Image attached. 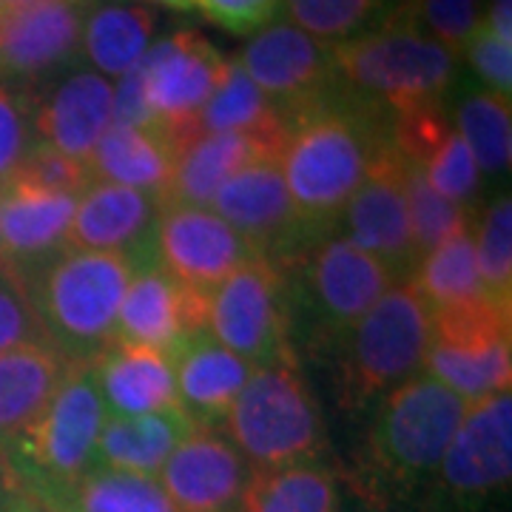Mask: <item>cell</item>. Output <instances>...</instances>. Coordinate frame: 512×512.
Wrapping results in <instances>:
<instances>
[{"instance_id":"db71d44e","label":"cell","mask_w":512,"mask_h":512,"mask_svg":"<svg viewBox=\"0 0 512 512\" xmlns=\"http://www.w3.org/2000/svg\"><path fill=\"white\" fill-rule=\"evenodd\" d=\"M0 18H3V12H0Z\"/></svg>"},{"instance_id":"277c9868","label":"cell","mask_w":512,"mask_h":512,"mask_svg":"<svg viewBox=\"0 0 512 512\" xmlns=\"http://www.w3.org/2000/svg\"><path fill=\"white\" fill-rule=\"evenodd\" d=\"M131 274L126 256L66 245L20 276L46 342L69 362H94L114 342Z\"/></svg>"},{"instance_id":"8d00e7d4","label":"cell","mask_w":512,"mask_h":512,"mask_svg":"<svg viewBox=\"0 0 512 512\" xmlns=\"http://www.w3.org/2000/svg\"><path fill=\"white\" fill-rule=\"evenodd\" d=\"M404 202L419 256H427L441 242L467 231V211L430 188L424 177V165H404Z\"/></svg>"},{"instance_id":"836d02e7","label":"cell","mask_w":512,"mask_h":512,"mask_svg":"<svg viewBox=\"0 0 512 512\" xmlns=\"http://www.w3.org/2000/svg\"><path fill=\"white\" fill-rule=\"evenodd\" d=\"M458 134L473 151L478 171L498 177L512 163V111L510 97L473 92L458 103Z\"/></svg>"},{"instance_id":"7dc6e473","label":"cell","mask_w":512,"mask_h":512,"mask_svg":"<svg viewBox=\"0 0 512 512\" xmlns=\"http://www.w3.org/2000/svg\"><path fill=\"white\" fill-rule=\"evenodd\" d=\"M29 111L26 100L0 80V185L12 177L23 154L29 151Z\"/></svg>"},{"instance_id":"ee69618b","label":"cell","mask_w":512,"mask_h":512,"mask_svg":"<svg viewBox=\"0 0 512 512\" xmlns=\"http://www.w3.org/2000/svg\"><path fill=\"white\" fill-rule=\"evenodd\" d=\"M464 55L470 60L473 72L484 80V86H490V92L510 97L512 92V43H504L484 26L478 23V29L464 46Z\"/></svg>"},{"instance_id":"d6a6232c","label":"cell","mask_w":512,"mask_h":512,"mask_svg":"<svg viewBox=\"0 0 512 512\" xmlns=\"http://www.w3.org/2000/svg\"><path fill=\"white\" fill-rule=\"evenodd\" d=\"M57 512H177L151 476L92 467L74 484Z\"/></svg>"},{"instance_id":"30bf717a","label":"cell","mask_w":512,"mask_h":512,"mask_svg":"<svg viewBox=\"0 0 512 512\" xmlns=\"http://www.w3.org/2000/svg\"><path fill=\"white\" fill-rule=\"evenodd\" d=\"M228 60L197 29H177L154 43L140 60L146 74V94L157 120L165 126L171 157L202 137L197 114L217 92L228 72Z\"/></svg>"},{"instance_id":"4fadbf2b","label":"cell","mask_w":512,"mask_h":512,"mask_svg":"<svg viewBox=\"0 0 512 512\" xmlns=\"http://www.w3.org/2000/svg\"><path fill=\"white\" fill-rule=\"evenodd\" d=\"M237 63L274 100L285 120L325 103L342 86L328 43L291 23H271L251 35Z\"/></svg>"},{"instance_id":"681fc988","label":"cell","mask_w":512,"mask_h":512,"mask_svg":"<svg viewBox=\"0 0 512 512\" xmlns=\"http://www.w3.org/2000/svg\"><path fill=\"white\" fill-rule=\"evenodd\" d=\"M23 504V495L15 490V484L9 481V473L0 461V512H18Z\"/></svg>"},{"instance_id":"e0dca14e","label":"cell","mask_w":512,"mask_h":512,"mask_svg":"<svg viewBox=\"0 0 512 512\" xmlns=\"http://www.w3.org/2000/svg\"><path fill=\"white\" fill-rule=\"evenodd\" d=\"M83 0H32L0 18V80L35 83L80 52Z\"/></svg>"},{"instance_id":"f546056e","label":"cell","mask_w":512,"mask_h":512,"mask_svg":"<svg viewBox=\"0 0 512 512\" xmlns=\"http://www.w3.org/2000/svg\"><path fill=\"white\" fill-rule=\"evenodd\" d=\"M510 353V339L493 342L487 348H450L430 342L424 370L467 404H478L501 390H510Z\"/></svg>"},{"instance_id":"44dd1931","label":"cell","mask_w":512,"mask_h":512,"mask_svg":"<svg viewBox=\"0 0 512 512\" xmlns=\"http://www.w3.org/2000/svg\"><path fill=\"white\" fill-rule=\"evenodd\" d=\"M94 376L106 416H143L180 407L171 362L163 353L114 339L94 359Z\"/></svg>"},{"instance_id":"2e32d148","label":"cell","mask_w":512,"mask_h":512,"mask_svg":"<svg viewBox=\"0 0 512 512\" xmlns=\"http://www.w3.org/2000/svg\"><path fill=\"white\" fill-rule=\"evenodd\" d=\"M254 473L222 430L194 427L163 464L160 487L177 512H242Z\"/></svg>"},{"instance_id":"d590c367","label":"cell","mask_w":512,"mask_h":512,"mask_svg":"<svg viewBox=\"0 0 512 512\" xmlns=\"http://www.w3.org/2000/svg\"><path fill=\"white\" fill-rule=\"evenodd\" d=\"M476 265L484 296L495 308L512 313V202L495 197L478 225Z\"/></svg>"},{"instance_id":"e575fe53","label":"cell","mask_w":512,"mask_h":512,"mask_svg":"<svg viewBox=\"0 0 512 512\" xmlns=\"http://www.w3.org/2000/svg\"><path fill=\"white\" fill-rule=\"evenodd\" d=\"M291 26L322 43H345L382 26L402 0H282Z\"/></svg>"},{"instance_id":"8992f818","label":"cell","mask_w":512,"mask_h":512,"mask_svg":"<svg viewBox=\"0 0 512 512\" xmlns=\"http://www.w3.org/2000/svg\"><path fill=\"white\" fill-rule=\"evenodd\" d=\"M279 271L288 285L293 350L302 345L322 359L396 282L379 259L333 231Z\"/></svg>"},{"instance_id":"ab89813d","label":"cell","mask_w":512,"mask_h":512,"mask_svg":"<svg viewBox=\"0 0 512 512\" xmlns=\"http://www.w3.org/2000/svg\"><path fill=\"white\" fill-rule=\"evenodd\" d=\"M419 29L453 57L464 55L467 40L481 23V0H404Z\"/></svg>"},{"instance_id":"1f68e13d","label":"cell","mask_w":512,"mask_h":512,"mask_svg":"<svg viewBox=\"0 0 512 512\" xmlns=\"http://www.w3.org/2000/svg\"><path fill=\"white\" fill-rule=\"evenodd\" d=\"M410 282L424 299L427 311H439L484 296L476 265V237L470 234V228L441 242L436 251L421 256Z\"/></svg>"},{"instance_id":"60d3db41","label":"cell","mask_w":512,"mask_h":512,"mask_svg":"<svg viewBox=\"0 0 512 512\" xmlns=\"http://www.w3.org/2000/svg\"><path fill=\"white\" fill-rule=\"evenodd\" d=\"M49 345L18 268L0 259V353Z\"/></svg>"},{"instance_id":"bcb514c9","label":"cell","mask_w":512,"mask_h":512,"mask_svg":"<svg viewBox=\"0 0 512 512\" xmlns=\"http://www.w3.org/2000/svg\"><path fill=\"white\" fill-rule=\"evenodd\" d=\"M194 6L231 35H256L274 23L282 0H194Z\"/></svg>"},{"instance_id":"4316f807","label":"cell","mask_w":512,"mask_h":512,"mask_svg":"<svg viewBox=\"0 0 512 512\" xmlns=\"http://www.w3.org/2000/svg\"><path fill=\"white\" fill-rule=\"evenodd\" d=\"M197 126L202 134H222V131L254 134L274 160H279L288 140L285 114L242 72L237 57L228 60V72L217 86V92L208 97V103L197 114Z\"/></svg>"},{"instance_id":"f35d334b","label":"cell","mask_w":512,"mask_h":512,"mask_svg":"<svg viewBox=\"0 0 512 512\" xmlns=\"http://www.w3.org/2000/svg\"><path fill=\"white\" fill-rule=\"evenodd\" d=\"M92 183L94 180L86 165L66 157V154H60L57 148L46 146V143H37V146H32L23 154V160L12 171V177L0 188L23 191V194L80 197Z\"/></svg>"},{"instance_id":"ffe728a7","label":"cell","mask_w":512,"mask_h":512,"mask_svg":"<svg viewBox=\"0 0 512 512\" xmlns=\"http://www.w3.org/2000/svg\"><path fill=\"white\" fill-rule=\"evenodd\" d=\"M111 126V83L97 72H74L35 109L40 143L89 168V157Z\"/></svg>"},{"instance_id":"8fae6325","label":"cell","mask_w":512,"mask_h":512,"mask_svg":"<svg viewBox=\"0 0 512 512\" xmlns=\"http://www.w3.org/2000/svg\"><path fill=\"white\" fill-rule=\"evenodd\" d=\"M208 208L248 242L254 256L274 262L276 268L291 265L313 239L322 237V231L299 220L279 160L245 165L214 194Z\"/></svg>"},{"instance_id":"9a60e30c","label":"cell","mask_w":512,"mask_h":512,"mask_svg":"<svg viewBox=\"0 0 512 512\" xmlns=\"http://www.w3.org/2000/svg\"><path fill=\"white\" fill-rule=\"evenodd\" d=\"M157 262L188 288L211 293L222 279L254 259V251L211 208L160 205L154 228Z\"/></svg>"},{"instance_id":"cb8c5ba5","label":"cell","mask_w":512,"mask_h":512,"mask_svg":"<svg viewBox=\"0 0 512 512\" xmlns=\"http://www.w3.org/2000/svg\"><path fill=\"white\" fill-rule=\"evenodd\" d=\"M191 430L194 424L180 407L143 416H106L94 447V467L154 478Z\"/></svg>"},{"instance_id":"9c48e42d","label":"cell","mask_w":512,"mask_h":512,"mask_svg":"<svg viewBox=\"0 0 512 512\" xmlns=\"http://www.w3.org/2000/svg\"><path fill=\"white\" fill-rule=\"evenodd\" d=\"M208 333L251 367L296 359L288 285L274 262L254 256L211 291Z\"/></svg>"},{"instance_id":"5bb4252c","label":"cell","mask_w":512,"mask_h":512,"mask_svg":"<svg viewBox=\"0 0 512 512\" xmlns=\"http://www.w3.org/2000/svg\"><path fill=\"white\" fill-rule=\"evenodd\" d=\"M439 493L456 510H476L510 487L512 393L501 390L473 404L439 467Z\"/></svg>"},{"instance_id":"7bdbcfd3","label":"cell","mask_w":512,"mask_h":512,"mask_svg":"<svg viewBox=\"0 0 512 512\" xmlns=\"http://www.w3.org/2000/svg\"><path fill=\"white\" fill-rule=\"evenodd\" d=\"M453 134L444 103L421 106L390 117V143L407 163L427 165L430 157L441 148V143Z\"/></svg>"},{"instance_id":"4dcf8cb0","label":"cell","mask_w":512,"mask_h":512,"mask_svg":"<svg viewBox=\"0 0 512 512\" xmlns=\"http://www.w3.org/2000/svg\"><path fill=\"white\" fill-rule=\"evenodd\" d=\"M242 512H339L336 473L325 461L256 470Z\"/></svg>"},{"instance_id":"d4e9b609","label":"cell","mask_w":512,"mask_h":512,"mask_svg":"<svg viewBox=\"0 0 512 512\" xmlns=\"http://www.w3.org/2000/svg\"><path fill=\"white\" fill-rule=\"evenodd\" d=\"M72 365L52 345L0 353V453L49 407Z\"/></svg>"},{"instance_id":"ac0fdd59","label":"cell","mask_w":512,"mask_h":512,"mask_svg":"<svg viewBox=\"0 0 512 512\" xmlns=\"http://www.w3.org/2000/svg\"><path fill=\"white\" fill-rule=\"evenodd\" d=\"M157 214L160 200L154 194L134 191L126 185L92 183L77 197L66 245L80 251L126 256L137 271L157 259Z\"/></svg>"},{"instance_id":"6da1fadb","label":"cell","mask_w":512,"mask_h":512,"mask_svg":"<svg viewBox=\"0 0 512 512\" xmlns=\"http://www.w3.org/2000/svg\"><path fill=\"white\" fill-rule=\"evenodd\" d=\"M387 140L390 114L345 86L291 117L279 171L299 220L322 234L336 231V220Z\"/></svg>"},{"instance_id":"5b68a950","label":"cell","mask_w":512,"mask_h":512,"mask_svg":"<svg viewBox=\"0 0 512 512\" xmlns=\"http://www.w3.org/2000/svg\"><path fill=\"white\" fill-rule=\"evenodd\" d=\"M433 342L430 311L413 282H393L379 302L330 350L336 404L359 416L421 376Z\"/></svg>"},{"instance_id":"3957f363","label":"cell","mask_w":512,"mask_h":512,"mask_svg":"<svg viewBox=\"0 0 512 512\" xmlns=\"http://www.w3.org/2000/svg\"><path fill=\"white\" fill-rule=\"evenodd\" d=\"M103 421L106 404L94 362H74L49 407L0 453L15 490L40 510L57 512L74 484L94 467Z\"/></svg>"},{"instance_id":"f907efd6","label":"cell","mask_w":512,"mask_h":512,"mask_svg":"<svg viewBox=\"0 0 512 512\" xmlns=\"http://www.w3.org/2000/svg\"><path fill=\"white\" fill-rule=\"evenodd\" d=\"M151 3H163V6H171V9H194V0H151Z\"/></svg>"},{"instance_id":"f6af8a7d","label":"cell","mask_w":512,"mask_h":512,"mask_svg":"<svg viewBox=\"0 0 512 512\" xmlns=\"http://www.w3.org/2000/svg\"><path fill=\"white\" fill-rule=\"evenodd\" d=\"M111 123L157 134L165 140V126L157 120L146 94V74L143 66H134L120 77L117 89H111Z\"/></svg>"},{"instance_id":"f5cc1de1","label":"cell","mask_w":512,"mask_h":512,"mask_svg":"<svg viewBox=\"0 0 512 512\" xmlns=\"http://www.w3.org/2000/svg\"><path fill=\"white\" fill-rule=\"evenodd\" d=\"M18 512H46V510H40V507H35V504H29V501L23 498V504H20Z\"/></svg>"},{"instance_id":"c3c4849f","label":"cell","mask_w":512,"mask_h":512,"mask_svg":"<svg viewBox=\"0 0 512 512\" xmlns=\"http://www.w3.org/2000/svg\"><path fill=\"white\" fill-rule=\"evenodd\" d=\"M498 40L512 43V0H493L487 20H481Z\"/></svg>"},{"instance_id":"816d5d0a","label":"cell","mask_w":512,"mask_h":512,"mask_svg":"<svg viewBox=\"0 0 512 512\" xmlns=\"http://www.w3.org/2000/svg\"><path fill=\"white\" fill-rule=\"evenodd\" d=\"M26 3H32V0H0V12H12V9L26 6Z\"/></svg>"},{"instance_id":"ba28073f","label":"cell","mask_w":512,"mask_h":512,"mask_svg":"<svg viewBox=\"0 0 512 512\" xmlns=\"http://www.w3.org/2000/svg\"><path fill=\"white\" fill-rule=\"evenodd\" d=\"M228 439L254 470L322 461L328 427L299 359L254 367L225 419Z\"/></svg>"},{"instance_id":"603a6c76","label":"cell","mask_w":512,"mask_h":512,"mask_svg":"<svg viewBox=\"0 0 512 512\" xmlns=\"http://www.w3.org/2000/svg\"><path fill=\"white\" fill-rule=\"evenodd\" d=\"M256 160H274V157L254 134H242V131L202 134L177 154L171 183L165 188L160 205L208 208L222 185Z\"/></svg>"},{"instance_id":"d6986e66","label":"cell","mask_w":512,"mask_h":512,"mask_svg":"<svg viewBox=\"0 0 512 512\" xmlns=\"http://www.w3.org/2000/svg\"><path fill=\"white\" fill-rule=\"evenodd\" d=\"M168 362L174 373L177 402L188 421L194 427L222 430L254 367L222 348L208 330L180 342Z\"/></svg>"},{"instance_id":"7402d4cb","label":"cell","mask_w":512,"mask_h":512,"mask_svg":"<svg viewBox=\"0 0 512 512\" xmlns=\"http://www.w3.org/2000/svg\"><path fill=\"white\" fill-rule=\"evenodd\" d=\"M77 197L0 188V259L20 274L66 248Z\"/></svg>"},{"instance_id":"f1b7e54d","label":"cell","mask_w":512,"mask_h":512,"mask_svg":"<svg viewBox=\"0 0 512 512\" xmlns=\"http://www.w3.org/2000/svg\"><path fill=\"white\" fill-rule=\"evenodd\" d=\"M154 15L137 3H106L83 20L80 49L103 74L123 77L151 49Z\"/></svg>"},{"instance_id":"52a82bcc","label":"cell","mask_w":512,"mask_h":512,"mask_svg":"<svg viewBox=\"0 0 512 512\" xmlns=\"http://www.w3.org/2000/svg\"><path fill=\"white\" fill-rule=\"evenodd\" d=\"M330 57L342 86L390 117L444 103L456 80V57L421 32L404 0L382 26L333 43Z\"/></svg>"},{"instance_id":"b9f144b4","label":"cell","mask_w":512,"mask_h":512,"mask_svg":"<svg viewBox=\"0 0 512 512\" xmlns=\"http://www.w3.org/2000/svg\"><path fill=\"white\" fill-rule=\"evenodd\" d=\"M424 177L430 188L441 194L444 200H450L458 208L467 211V205L473 202L478 191V165L473 160V151L461 140V134L453 131L441 148L430 157V163L424 165Z\"/></svg>"},{"instance_id":"74e56055","label":"cell","mask_w":512,"mask_h":512,"mask_svg":"<svg viewBox=\"0 0 512 512\" xmlns=\"http://www.w3.org/2000/svg\"><path fill=\"white\" fill-rule=\"evenodd\" d=\"M512 313L495 308L487 296L458 302L450 308L430 311L433 342L450 348H487L493 342L510 339Z\"/></svg>"},{"instance_id":"484cf974","label":"cell","mask_w":512,"mask_h":512,"mask_svg":"<svg viewBox=\"0 0 512 512\" xmlns=\"http://www.w3.org/2000/svg\"><path fill=\"white\" fill-rule=\"evenodd\" d=\"M117 342L171 356L185 342L180 328V282L154 259L137 268L117 311Z\"/></svg>"},{"instance_id":"7a4b0ae2","label":"cell","mask_w":512,"mask_h":512,"mask_svg":"<svg viewBox=\"0 0 512 512\" xmlns=\"http://www.w3.org/2000/svg\"><path fill=\"white\" fill-rule=\"evenodd\" d=\"M467 410L470 404L427 373L384 396L353 461V490L370 507L387 510L436 481Z\"/></svg>"},{"instance_id":"7c38bea8","label":"cell","mask_w":512,"mask_h":512,"mask_svg":"<svg viewBox=\"0 0 512 512\" xmlns=\"http://www.w3.org/2000/svg\"><path fill=\"white\" fill-rule=\"evenodd\" d=\"M404 165L407 160L387 140L373 154L365 183L356 188L336 220L339 234L379 259L396 282L413 279L421 262L404 202Z\"/></svg>"},{"instance_id":"83f0119b","label":"cell","mask_w":512,"mask_h":512,"mask_svg":"<svg viewBox=\"0 0 512 512\" xmlns=\"http://www.w3.org/2000/svg\"><path fill=\"white\" fill-rule=\"evenodd\" d=\"M171 171L174 157L163 137L114 123L106 128L89 157V174L94 183L126 185L134 191L154 194L157 200H163L165 188L171 183Z\"/></svg>"}]
</instances>
